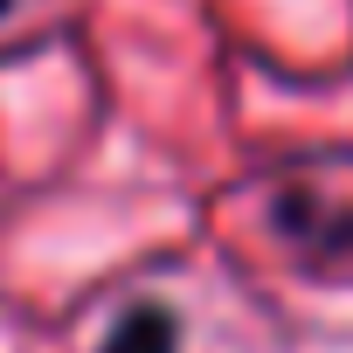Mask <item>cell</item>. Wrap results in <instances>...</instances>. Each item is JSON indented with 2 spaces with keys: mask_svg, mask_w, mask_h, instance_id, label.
<instances>
[{
  "mask_svg": "<svg viewBox=\"0 0 353 353\" xmlns=\"http://www.w3.org/2000/svg\"><path fill=\"white\" fill-rule=\"evenodd\" d=\"M104 353H181V325H173L166 305H132V312L111 325Z\"/></svg>",
  "mask_w": 353,
  "mask_h": 353,
  "instance_id": "1",
  "label": "cell"
},
{
  "mask_svg": "<svg viewBox=\"0 0 353 353\" xmlns=\"http://www.w3.org/2000/svg\"><path fill=\"white\" fill-rule=\"evenodd\" d=\"M8 8H14V0H0V14H8Z\"/></svg>",
  "mask_w": 353,
  "mask_h": 353,
  "instance_id": "2",
  "label": "cell"
}]
</instances>
